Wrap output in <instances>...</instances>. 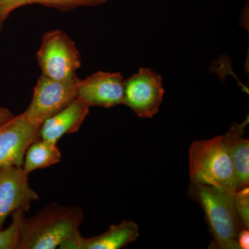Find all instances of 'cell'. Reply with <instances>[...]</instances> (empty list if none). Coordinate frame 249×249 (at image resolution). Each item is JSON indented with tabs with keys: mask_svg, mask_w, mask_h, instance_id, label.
<instances>
[{
	"mask_svg": "<svg viewBox=\"0 0 249 249\" xmlns=\"http://www.w3.org/2000/svg\"><path fill=\"white\" fill-rule=\"evenodd\" d=\"M84 214L76 206L53 203L34 217L23 218L19 249H61L76 237Z\"/></svg>",
	"mask_w": 249,
	"mask_h": 249,
	"instance_id": "obj_1",
	"label": "cell"
},
{
	"mask_svg": "<svg viewBox=\"0 0 249 249\" xmlns=\"http://www.w3.org/2000/svg\"><path fill=\"white\" fill-rule=\"evenodd\" d=\"M188 196L204 211L213 240L209 249H240L237 236L242 229L234 206V194L215 187L191 181Z\"/></svg>",
	"mask_w": 249,
	"mask_h": 249,
	"instance_id": "obj_2",
	"label": "cell"
},
{
	"mask_svg": "<svg viewBox=\"0 0 249 249\" xmlns=\"http://www.w3.org/2000/svg\"><path fill=\"white\" fill-rule=\"evenodd\" d=\"M189 172L194 182L231 193L237 191L235 168L223 136L192 142Z\"/></svg>",
	"mask_w": 249,
	"mask_h": 249,
	"instance_id": "obj_3",
	"label": "cell"
},
{
	"mask_svg": "<svg viewBox=\"0 0 249 249\" xmlns=\"http://www.w3.org/2000/svg\"><path fill=\"white\" fill-rule=\"evenodd\" d=\"M42 75L54 80L76 78L80 67V55L73 41L63 31L47 33L37 53Z\"/></svg>",
	"mask_w": 249,
	"mask_h": 249,
	"instance_id": "obj_4",
	"label": "cell"
},
{
	"mask_svg": "<svg viewBox=\"0 0 249 249\" xmlns=\"http://www.w3.org/2000/svg\"><path fill=\"white\" fill-rule=\"evenodd\" d=\"M79 82L77 77L59 80L42 74L34 88L32 101L23 114L31 124L40 126L77 97Z\"/></svg>",
	"mask_w": 249,
	"mask_h": 249,
	"instance_id": "obj_5",
	"label": "cell"
},
{
	"mask_svg": "<svg viewBox=\"0 0 249 249\" xmlns=\"http://www.w3.org/2000/svg\"><path fill=\"white\" fill-rule=\"evenodd\" d=\"M164 93L161 76L151 69L141 68L124 80L123 104L139 117L151 119L160 111Z\"/></svg>",
	"mask_w": 249,
	"mask_h": 249,
	"instance_id": "obj_6",
	"label": "cell"
},
{
	"mask_svg": "<svg viewBox=\"0 0 249 249\" xmlns=\"http://www.w3.org/2000/svg\"><path fill=\"white\" fill-rule=\"evenodd\" d=\"M28 176L22 167L0 168V229L9 216L19 211L27 212L31 204L38 199Z\"/></svg>",
	"mask_w": 249,
	"mask_h": 249,
	"instance_id": "obj_7",
	"label": "cell"
},
{
	"mask_svg": "<svg viewBox=\"0 0 249 249\" xmlns=\"http://www.w3.org/2000/svg\"><path fill=\"white\" fill-rule=\"evenodd\" d=\"M40 127L29 122L23 113L0 124V168L22 167L28 147L39 139Z\"/></svg>",
	"mask_w": 249,
	"mask_h": 249,
	"instance_id": "obj_8",
	"label": "cell"
},
{
	"mask_svg": "<svg viewBox=\"0 0 249 249\" xmlns=\"http://www.w3.org/2000/svg\"><path fill=\"white\" fill-rule=\"evenodd\" d=\"M124 80L120 73L98 71L80 80L77 98L88 107L110 108L123 104Z\"/></svg>",
	"mask_w": 249,
	"mask_h": 249,
	"instance_id": "obj_9",
	"label": "cell"
},
{
	"mask_svg": "<svg viewBox=\"0 0 249 249\" xmlns=\"http://www.w3.org/2000/svg\"><path fill=\"white\" fill-rule=\"evenodd\" d=\"M89 108L76 97L41 124L39 139L57 144L65 134L78 132L89 114Z\"/></svg>",
	"mask_w": 249,
	"mask_h": 249,
	"instance_id": "obj_10",
	"label": "cell"
},
{
	"mask_svg": "<svg viewBox=\"0 0 249 249\" xmlns=\"http://www.w3.org/2000/svg\"><path fill=\"white\" fill-rule=\"evenodd\" d=\"M139 236L138 224L134 221L124 220L119 224H112L99 235L86 238L79 233L62 249H119L137 240Z\"/></svg>",
	"mask_w": 249,
	"mask_h": 249,
	"instance_id": "obj_11",
	"label": "cell"
},
{
	"mask_svg": "<svg viewBox=\"0 0 249 249\" xmlns=\"http://www.w3.org/2000/svg\"><path fill=\"white\" fill-rule=\"evenodd\" d=\"M249 118L234 124L223 136L235 168L237 191L249 184V140L244 137Z\"/></svg>",
	"mask_w": 249,
	"mask_h": 249,
	"instance_id": "obj_12",
	"label": "cell"
},
{
	"mask_svg": "<svg viewBox=\"0 0 249 249\" xmlns=\"http://www.w3.org/2000/svg\"><path fill=\"white\" fill-rule=\"evenodd\" d=\"M61 152L57 144L38 139L32 142L24 155L22 168L29 175L34 170L48 168L61 160Z\"/></svg>",
	"mask_w": 249,
	"mask_h": 249,
	"instance_id": "obj_13",
	"label": "cell"
},
{
	"mask_svg": "<svg viewBox=\"0 0 249 249\" xmlns=\"http://www.w3.org/2000/svg\"><path fill=\"white\" fill-rule=\"evenodd\" d=\"M25 212L17 211L12 214L13 220L7 229H0V249H19L21 226Z\"/></svg>",
	"mask_w": 249,
	"mask_h": 249,
	"instance_id": "obj_14",
	"label": "cell"
},
{
	"mask_svg": "<svg viewBox=\"0 0 249 249\" xmlns=\"http://www.w3.org/2000/svg\"><path fill=\"white\" fill-rule=\"evenodd\" d=\"M107 1L108 0H31L30 4H42L61 11H67L80 6H99Z\"/></svg>",
	"mask_w": 249,
	"mask_h": 249,
	"instance_id": "obj_15",
	"label": "cell"
},
{
	"mask_svg": "<svg viewBox=\"0 0 249 249\" xmlns=\"http://www.w3.org/2000/svg\"><path fill=\"white\" fill-rule=\"evenodd\" d=\"M234 206L242 227L249 229V186L236 191L234 194Z\"/></svg>",
	"mask_w": 249,
	"mask_h": 249,
	"instance_id": "obj_16",
	"label": "cell"
},
{
	"mask_svg": "<svg viewBox=\"0 0 249 249\" xmlns=\"http://www.w3.org/2000/svg\"><path fill=\"white\" fill-rule=\"evenodd\" d=\"M30 1L31 0H0V22L6 19L15 9L30 4Z\"/></svg>",
	"mask_w": 249,
	"mask_h": 249,
	"instance_id": "obj_17",
	"label": "cell"
},
{
	"mask_svg": "<svg viewBox=\"0 0 249 249\" xmlns=\"http://www.w3.org/2000/svg\"><path fill=\"white\" fill-rule=\"evenodd\" d=\"M237 244L240 249H249V229H242L237 236Z\"/></svg>",
	"mask_w": 249,
	"mask_h": 249,
	"instance_id": "obj_18",
	"label": "cell"
},
{
	"mask_svg": "<svg viewBox=\"0 0 249 249\" xmlns=\"http://www.w3.org/2000/svg\"><path fill=\"white\" fill-rule=\"evenodd\" d=\"M14 115L11 114V111L5 109V108L0 107V124L9 120Z\"/></svg>",
	"mask_w": 249,
	"mask_h": 249,
	"instance_id": "obj_19",
	"label": "cell"
}]
</instances>
